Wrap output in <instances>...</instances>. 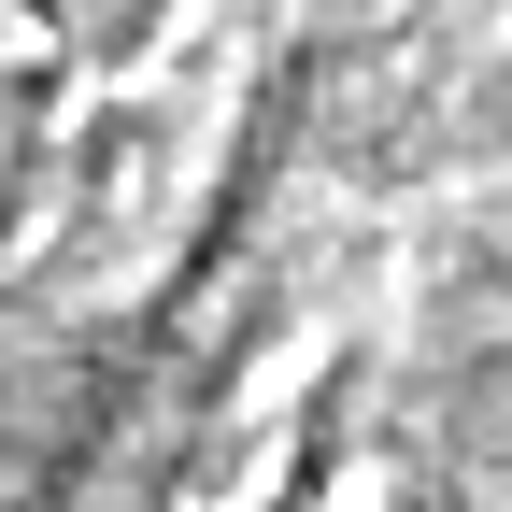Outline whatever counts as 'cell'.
Masks as SVG:
<instances>
[{"label":"cell","mask_w":512,"mask_h":512,"mask_svg":"<svg viewBox=\"0 0 512 512\" xmlns=\"http://www.w3.org/2000/svg\"><path fill=\"white\" fill-rule=\"evenodd\" d=\"M256 0H0V242L143 285L242 143Z\"/></svg>","instance_id":"cell-1"}]
</instances>
